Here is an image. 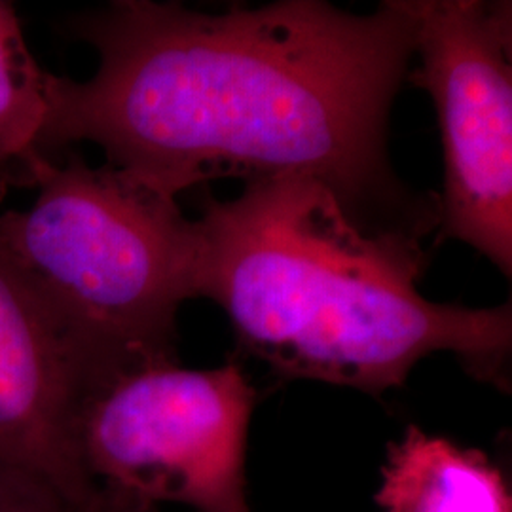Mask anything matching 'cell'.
Here are the masks:
<instances>
[{"label": "cell", "instance_id": "52a82bcc", "mask_svg": "<svg viewBox=\"0 0 512 512\" xmlns=\"http://www.w3.org/2000/svg\"><path fill=\"white\" fill-rule=\"evenodd\" d=\"M380 512H512V495L501 469L478 448L408 425L387 446Z\"/></svg>", "mask_w": 512, "mask_h": 512}, {"label": "cell", "instance_id": "3957f363", "mask_svg": "<svg viewBox=\"0 0 512 512\" xmlns=\"http://www.w3.org/2000/svg\"><path fill=\"white\" fill-rule=\"evenodd\" d=\"M37 188L29 209L0 217V236L86 395L133 366L177 359V313L196 298V220L177 200L71 150L44 167Z\"/></svg>", "mask_w": 512, "mask_h": 512}, {"label": "cell", "instance_id": "5b68a950", "mask_svg": "<svg viewBox=\"0 0 512 512\" xmlns=\"http://www.w3.org/2000/svg\"><path fill=\"white\" fill-rule=\"evenodd\" d=\"M420 67L433 97L444 183L440 238L459 239L511 277L512 8L503 0H412Z\"/></svg>", "mask_w": 512, "mask_h": 512}, {"label": "cell", "instance_id": "8992f818", "mask_svg": "<svg viewBox=\"0 0 512 512\" xmlns=\"http://www.w3.org/2000/svg\"><path fill=\"white\" fill-rule=\"evenodd\" d=\"M84 382L0 236V465L97 512L78 452Z\"/></svg>", "mask_w": 512, "mask_h": 512}, {"label": "cell", "instance_id": "7a4b0ae2", "mask_svg": "<svg viewBox=\"0 0 512 512\" xmlns=\"http://www.w3.org/2000/svg\"><path fill=\"white\" fill-rule=\"evenodd\" d=\"M196 224V298L217 302L239 346L277 376L382 397L448 351L509 391L511 302L465 308L420 293L421 232L433 222L368 215L325 181L289 173L207 200Z\"/></svg>", "mask_w": 512, "mask_h": 512}, {"label": "cell", "instance_id": "9c48e42d", "mask_svg": "<svg viewBox=\"0 0 512 512\" xmlns=\"http://www.w3.org/2000/svg\"><path fill=\"white\" fill-rule=\"evenodd\" d=\"M0 512H82L33 476L0 465Z\"/></svg>", "mask_w": 512, "mask_h": 512}, {"label": "cell", "instance_id": "6da1fadb", "mask_svg": "<svg viewBox=\"0 0 512 512\" xmlns=\"http://www.w3.org/2000/svg\"><path fill=\"white\" fill-rule=\"evenodd\" d=\"M99 54L86 82L54 76L44 150L92 141L107 164L177 200L222 177L302 173L374 217L403 207L387 120L416 55L412 0L353 14L281 0L205 14L116 0L74 19Z\"/></svg>", "mask_w": 512, "mask_h": 512}, {"label": "cell", "instance_id": "277c9868", "mask_svg": "<svg viewBox=\"0 0 512 512\" xmlns=\"http://www.w3.org/2000/svg\"><path fill=\"white\" fill-rule=\"evenodd\" d=\"M258 391L245 370L177 359L118 372L84 397L78 452L97 512H251L247 444Z\"/></svg>", "mask_w": 512, "mask_h": 512}, {"label": "cell", "instance_id": "ba28073f", "mask_svg": "<svg viewBox=\"0 0 512 512\" xmlns=\"http://www.w3.org/2000/svg\"><path fill=\"white\" fill-rule=\"evenodd\" d=\"M55 74L27 48L18 14L0 0V202L16 188H37Z\"/></svg>", "mask_w": 512, "mask_h": 512}]
</instances>
